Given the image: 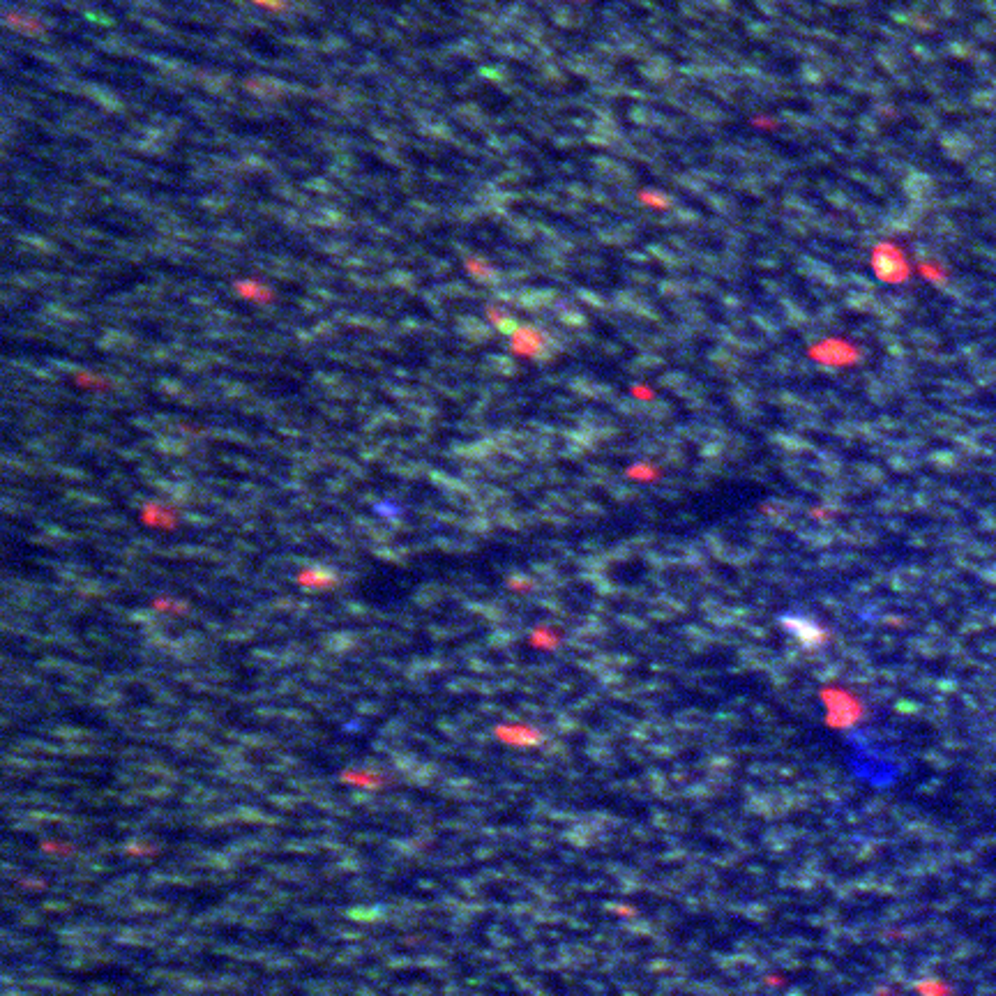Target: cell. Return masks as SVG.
<instances>
[{
  "instance_id": "obj_1",
  "label": "cell",
  "mask_w": 996,
  "mask_h": 996,
  "mask_svg": "<svg viewBox=\"0 0 996 996\" xmlns=\"http://www.w3.org/2000/svg\"><path fill=\"white\" fill-rule=\"evenodd\" d=\"M141 522L153 528H173L178 524V515L162 503H148L141 512Z\"/></svg>"
},
{
  "instance_id": "obj_2",
  "label": "cell",
  "mask_w": 996,
  "mask_h": 996,
  "mask_svg": "<svg viewBox=\"0 0 996 996\" xmlns=\"http://www.w3.org/2000/svg\"><path fill=\"white\" fill-rule=\"evenodd\" d=\"M298 584L307 588V591H312V588L314 591H328V588L337 584V577L335 572L326 568H307L298 575Z\"/></svg>"
},
{
  "instance_id": "obj_3",
  "label": "cell",
  "mask_w": 996,
  "mask_h": 996,
  "mask_svg": "<svg viewBox=\"0 0 996 996\" xmlns=\"http://www.w3.org/2000/svg\"><path fill=\"white\" fill-rule=\"evenodd\" d=\"M236 291L240 298L252 300V303H270V300H273V291H270L268 286H263L261 282H254V279H243V282H238Z\"/></svg>"
},
{
  "instance_id": "obj_4",
  "label": "cell",
  "mask_w": 996,
  "mask_h": 996,
  "mask_svg": "<svg viewBox=\"0 0 996 996\" xmlns=\"http://www.w3.org/2000/svg\"><path fill=\"white\" fill-rule=\"evenodd\" d=\"M496 736L501 738L503 743H512V745H533L538 741V738H535L538 734H535L533 729L522 727V724H517V727H498Z\"/></svg>"
},
{
  "instance_id": "obj_5",
  "label": "cell",
  "mask_w": 996,
  "mask_h": 996,
  "mask_svg": "<svg viewBox=\"0 0 996 996\" xmlns=\"http://www.w3.org/2000/svg\"><path fill=\"white\" fill-rule=\"evenodd\" d=\"M540 351V335L535 330H519L515 332V353L519 356H538Z\"/></svg>"
},
{
  "instance_id": "obj_6",
  "label": "cell",
  "mask_w": 996,
  "mask_h": 996,
  "mask_svg": "<svg viewBox=\"0 0 996 996\" xmlns=\"http://www.w3.org/2000/svg\"><path fill=\"white\" fill-rule=\"evenodd\" d=\"M342 780L349 782V784H356V787H365V789H376L383 784L379 775L369 773V771H349V773L342 775Z\"/></svg>"
}]
</instances>
